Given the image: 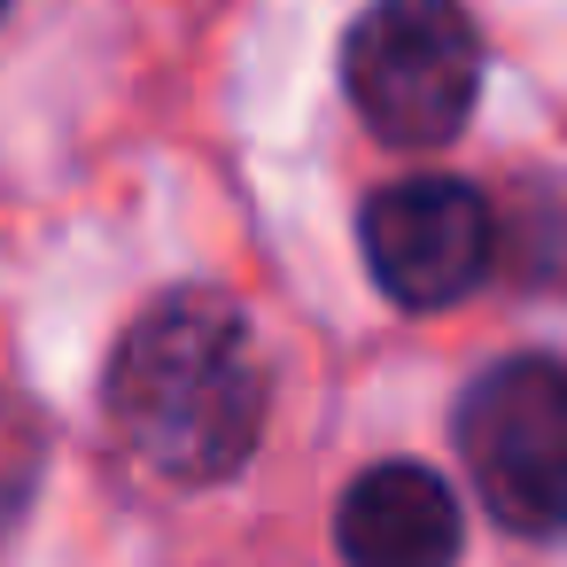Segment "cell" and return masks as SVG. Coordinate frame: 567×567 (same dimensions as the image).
<instances>
[{"label":"cell","instance_id":"1","mask_svg":"<svg viewBox=\"0 0 567 567\" xmlns=\"http://www.w3.org/2000/svg\"><path fill=\"white\" fill-rule=\"evenodd\" d=\"M102 404L148 474L203 489L257 458V435L272 412V373H265V350L234 296L179 288V296H156L117 334Z\"/></svg>","mask_w":567,"mask_h":567},{"label":"cell","instance_id":"7","mask_svg":"<svg viewBox=\"0 0 567 567\" xmlns=\"http://www.w3.org/2000/svg\"><path fill=\"white\" fill-rule=\"evenodd\" d=\"M0 17H9V0H0Z\"/></svg>","mask_w":567,"mask_h":567},{"label":"cell","instance_id":"2","mask_svg":"<svg viewBox=\"0 0 567 567\" xmlns=\"http://www.w3.org/2000/svg\"><path fill=\"white\" fill-rule=\"evenodd\" d=\"M350 110L396 148H443L482 102V24L466 0H373L342 40Z\"/></svg>","mask_w":567,"mask_h":567},{"label":"cell","instance_id":"4","mask_svg":"<svg viewBox=\"0 0 567 567\" xmlns=\"http://www.w3.org/2000/svg\"><path fill=\"white\" fill-rule=\"evenodd\" d=\"M358 249L373 288L396 311H443L474 296L497 265V210L474 179L420 172L396 187H373L358 210Z\"/></svg>","mask_w":567,"mask_h":567},{"label":"cell","instance_id":"3","mask_svg":"<svg viewBox=\"0 0 567 567\" xmlns=\"http://www.w3.org/2000/svg\"><path fill=\"white\" fill-rule=\"evenodd\" d=\"M451 443L497 528L567 536V365L559 358L520 350L482 365L451 404Z\"/></svg>","mask_w":567,"mask_h":567},{"label":"cell","instance_id":"6","mask_svg":"<svg viewBox=\"0 0 567 567\" xmlns=\"http://www.w3.org/2000/svg\"><path fill=\"white\" fill-rule=\"evenodd\" d=\"M40 474H48V420L17 389H0V536L24 520Z\"/></svg>","mask_w":567,"mask_h":567},{"label":"cell","instance_id":"5","mask_svg":"<svg viewBox=\"0 0 567 567\" xmlns=\"http://www.w3.org/2000/svg\"><path fill=\"white\" fill-rule=\"evenodd\" d=\"M334 551L342 567H458L466 520L451 482L420 458L365 466L334 505Z\"/></svg>","mask_w":567,"mask_h":567}]
</instances>
